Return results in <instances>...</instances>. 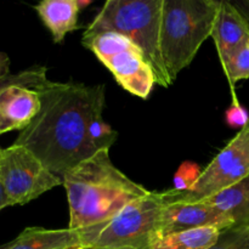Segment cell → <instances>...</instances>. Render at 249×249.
Masks as SVG:
<instances>
[{"label":"cell","instance_id":"cell-1","mask_svg":"<svg viewBox=\"0 0 249 249\" xmlns=\"http://www.w3.org/2000/svg\"><path fill=\"white\" fill-rule=\"evenodd\" d=\"M104 85L50 82L41 95V108L19 131L14 143L24 146L55 175H63L100 152L91 139V124L102 116Z\"/></svg>","mask_w":249,"mask_h":249},{"label":"cell","instance_id":"cell-2","mask_svg":"<svg viewBox=\"0 0 249 249\" xmlns=\"http://www.w3.org/2000/svg\"><path fill=\"white\" fill-rule=\"evenodd\" d=\"M62 186L70 206L68 229L79 236V249H90L109 220L150 192L116 168L109 150L100 151L66 173Z\"/></svg>","mask_w":249,"mask_h":249},{"label":"cell","instance_id":"cell-3","mask_svg":"<svg viewBox=\"0 0 249 249\" xmlns=\"http://www.w3.org/2000/svg\"><path fill=\"white\" fill-rule=\"evenodd\" d=\"M163 0H108L84 34L114 32L130 39L155 73L156 84L172 85L160 53Z\"/></svg>","mask_w":249,"mask_h":249},{"label":"cell","instance_id":"cell-4","mask_svg":"<svg viewBox=\"0 0 249 249\" xmlns=\"http://www.w3.org/2000/svg\"><path fill=\"white\" fill-rule=\"evenodd\" d=\"M219 5L215 0H163L160 53L172 82L212 36Z\"/></svg>","mask_w":249,"mask_h":249},{"label":"cell","instance_id":"cell-5","mask_svg":"<svg viewBox=\"0 0 249 249\" xmlns=\"http://www.w3.org/2000/svg\"><path fill=\"white\" fill-rule=\"evenodd\" d=\"M83 45L111 71L116 82L130 94L147 99L156 84L155 73L142 51L114 32L83 34Z\"/></svg>","mask_w":249,"mask_h":249},{"label":"cell","instance_id":"cell-6","mask_svg":"<svg viewBox=\"0 0 249 249\" xmlns=\"http://www.w3.org/2000/svg\"><path fill=\"white\" fill-rule=\"evenodd\" d=\"M165 192H148L131 202L100 230L90 249L134 247L148 249L160 232Z\"/></svg>","mask_w":249,"mask_h":249},{"label":"cell","instance_id":"cell-7","mask_svg":"<svg viewBox=\"0 0 249 249\" xmlns=\"http://www.w3.org/2000/svg\"><path fill=\"white\" fill-rule=\"evenodd\" d=\"M249 177V123L202 170L189 191L167 190L168 202H197Z\"/></svg>","mask_w":249,"mask_h":249},{"label":"cell","instance_id":"cell-8","mask_svg":"<svg viewBox=\"0 0 249 249\" xmlns=\"http://www.w3.org/2000/svg\"><path fill=\"white\" fill-rule=\"evenodd\" d=\"M0 181L11 206H24L49 190L62 185L33 152L12 143L0 148Z\"/></svg>","mask_w":249,"mask_h":249},{"label":"cell","instance_id":"cell-9","mask_svg":"<svg viewBox=\"0 0 249 249\" xmlns=\"http://www.w3.org/2000/svg\"><path fill=\"white\" fill-rule=\"evenodd\" d=\"M51 80L46 68L34 66L0 80V135L22 131L41 108V95Z\"/></svg>","mask_w":249,"mask_h":249},{"label":"cell","instance_id":"cell-10","mask_svg":"<svg viewBox=\"0 0 249 249\" xmlns=\"http://www.w3.org/2000/svg\"><path fill=\"white\" fill-rule=\"evenodd\" d=\"M168 201V199H167ZM232 226L225 215L202 202H167L160 221V236L199 228L224 230Z\"/></svg>","mask_w":249,"mask_h":249},{"label":"cell","instance_id":"cell-11","mask_svg":"<svg viewBox=\"0 0 249 249\" xmlns=\"http://www.w3.org/2000/svg\"><path fill=\"white\" fill-rule=\"evenodd\" d=\"M212 38L215 43L221 65L249 38V22L236 5L220 1Z\"/></svg>","mask_w":249,"mask_h":249},{"label":"cell","instance_id":"cell-12","mask_svg":"<svg viewBox=\"0 0 249 249\" xmlns=\"http://www.w3.org/2000/svg\"><path fill=\"white\" fill-rule=\"evenodd\" d=\"M34 9L55 43H62L68 33L78 29L79 0H43Z\"/></svg>","mask_w":249,"mask_h":249},{"label":"cell","instance_id":"cell-13","mask_svg":"<svg viewBox=\"0 0 249 249\" xmlns=\"http://www.w3.org/2000/svg\"><path fill=\"white\" fill-rule=\"evenodd\" d=\"M80 240L71 229L50 230L44 228H27L0 249H79Z\"/></svg>","mask_w":249,"mask_h":249},{"label":"cell","instance_id":"cell-14","mask_svg":"<svg viewBox=\"0 0 249 249\" xmlns=\"http://www.w3.org/2000/svg\"><path fill=\"white\" fill-rule=\"evenodd\" d=\"M198 202V201H197ZM199 202L213 207L232 223V226L249 224V177Z\"/></svg>","mask_w":249,"mask_h":249},{"label":"cell","instance_id":"cell-15","mask_svg":"<svg viewBox=\"0 0 249 249\" xmlns=\"http://www.w3.org/2000/svg\"><path fill=\"white\" fill-rule=\"evenodd\" d=\"M221 230L199 228L156 237L148 249H209L215 245Z\"/></svg>","mask_w":249,"mask_h":249},{"label":"cell","instance_id":"cell-16","mask_svg":"<svg viewBox=\"0 0 249 249\" xmlns=\"http://www.w3.org/2000/svg\"><path fill=\"white\" fill-rule=\"evenodd\" d=\"M223 70L225 72L231 92L235 94V84L240 80L249 79V38L224 63Z\"/></svg>","mask_w":249,"mask_h":249},{"label":"cell","instance_id":"cell-17","mask_svg":"<svg viewBox=\"0 0 249 249\" xmlns=\"http://www.w3.org/2000/svg\"><path fill=\"white\" fill-rule=\"evenodd\" d=\"M209 249H249V224L221 230L215 245Z\"/></svg>","mask_w":249,"mask_h":249},{"label":"cell","instance_id":"cell-18","mask_svg":"<svg viewBox=\"0 0 249 249\" xmlns=\"http://www.w3.org/2000/svg\"><path fill=\"white\" fill-rule=\"evenodd\" d=\"M202 170L196 163L185 162L180 165L174 175V190L175 191H189L195 182L198 180Z\"/></svg>","mask_w":249,"mask_h":249},{"label":"cell","instance_id":"cell-19","mask_svg":"<svg viewBox=\"0 0 249 249\" xmlns=\"http://www.w3.org/2000/svg\"><path fill=\"white\" fill-rule=\"evenodd\" d=\"M226 123L231 128H245L249 123V113L240 104L237 96L232 97V105L226 111Z\"/></svg>","mask_w":249,"mask_h":249},{"label":"cell","instance_id":"cell-20","mask_svg":"<svg viewBox=\"0 0 249 249\" xmlns=\"http://www.w3.org/2000/svg\"><path fill=\"white\" fill-rule=\"evenodd\" d=\"M10 74V58L5 53L0 51V80Z\"/></svg>","mask_w":249,"mask_h":249},{"label":"cell","instance_id":"cell-21","mask_svg":"<svg viewBox=\"0 0 249 249\" xmlns=\"http://www.w3.org/2000/svg\"><path fill=\"white\" fill-rule=\"evenodd\" d=\"M6 207H11V203H10L9 197H7L4 186H2L1 181H0V211H2Z\"/></svg>","mask_w":249,"mask_h":249},{"label":"cell","instance_id":"cell-22","mask_svg":"<svg viewBox=\"0 0 249 249\" xmlns=\"http://www.w3.org/2000/svg\"><path fill=\"white\" fill-rule=\"evenodd\" d=\"M236 6L240 9V11L242 12L243 15L246 16V18L248 19L249 22V1H245V2H241V4H237Z\"/></svg>","mask_w":249,"mask_h":249},{"label":"cell","instance_id":"cell-23","mask_svg":"<svg viewBox=\"0 0 249 249\" xmlns=\"http://www.w3.org/2000/svg\"><path fill=\"white\" fill-rule=\"evenodd\" d=\"M100 249H140V248H134V247H114V248H100Z\"/></svg>","mask_w":249,"mask_h":249}]
</instances>
